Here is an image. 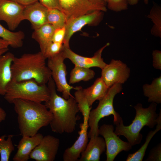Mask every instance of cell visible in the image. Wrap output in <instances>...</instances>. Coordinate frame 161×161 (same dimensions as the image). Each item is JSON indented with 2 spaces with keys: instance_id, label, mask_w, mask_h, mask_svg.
Wrapping results in <instances>:
<instances>
[{
  "instance_id": "1",
  "label": "cell",
  "mask_w": 161,
  "mask_h": 161,
  "mask_svg": "<svg viewBox=\"0 0 161 161\" xmlns=\"http://www.w3.org/2000/svg\"><path fill=\"white\" fill-rule=\"evenodd\" d=\"M47 84L50 95L44 104L52 115L49 124L51 129L53 132L59 134L71 133L75 130L77 121L80 119L78 114L79 111L74 97L66 99L59 95L52 78Z\"/></svg>"
},
{
  "instance_id": "2",
  "label": "cell",
  "mask_w": 161,
  "mask_h": 161,
  "mask_svg": "<svg viewBox=\"0 0 161 161\" xmlns=\"http://www.w3.org/2000/svg\"><path fill=\"white\" fill-rule=\"evenodd\" d=\"M17 115L21 134L32 136L42 128L49 125L52 115L45 104L41 103L16 99L12 103Z\"/></svg>"
},
{
  "instance_id": "3",
  "label": "cell",
  "mask_w": 161,
  "mask_h": 161,
  "mask_svg": "<svg viewBox=\"0 0 161 161\" xmlns=\"http://www.w3.org/2000/svg\"><path fill=\"white\" fill-rule=\"evenodd\" d=\"M46 59L41 51L15 57L11 66L12 80L18 82L33 80L40 84H46L52 78Z\"/></svg>"
},
{
  "instance_id": "4",
  "label": "cell",
  "mask_w": 161,
  "mask_h": 161,
  "mask_svg": "<svg viewBox=\"0 0 161 161\" xmlns=\"http://www.w3.org/2000/svg\"><path fill=\"white\" fill-rule=\"evenodd\" d=\"M157 105L152 102L148 107L144 108L142 104L138 103L134 107L136 115L132 123L125 126L121 120L115 124L114 132L118 136L125 137L132 146L140 144L143 137L140 133L143 128L146 126L152 128L157 123L159 114L156 112Z\"/></svg>"
},
{
  "instance_id": "5",
  "label": "cell",
  "mask_w": 161,
  "mask_h": 161,
  "mask_svg": "<svg viewBox=\"0 0 161 161\" xmlns=\"http://www.w3.org/2000/svg\"><path fill=\"white\" fill-rule=\"evenodd\" d=\"M50 95V89L46 84H40L33 80L18 82L12 80L4 97L10 103L16 99L42 103L47 101Z\"/></svg>"
},
{
  "instance_id": "6",
  "label": "cell",
  "mask_w": 161,
  "mask_h": 161,
  "mask_svg": "<svg viewBox=\"0 0 161 161\" xmlns=\"http://www.w3.org/2000/svg\"><path fill=\"white\" fill-rule=\"evenodd\" d=\"M122 84H114L109 87L106 95L99 100L97 106L91 110L88 120L90 130L88 133V138L99 136L98 123L100 120L110 115L114 117V124L122 120L120 114L115 111L113 106V101L116 95L122 90Z\"/></svg>"
},
{
  "instance_id": "7",
  "label": "cell",
  "mask_w": 161,
  "mask_h": 161,
  "mask_svg": "<svg viewBox=\"0 0 161 161\" xmlns=\"http://www.w3.org/2000/svg\"><path fill=\"white\" fill-rule=\"evenodd\" d=\"M47 59V65L51 71V77L57 91L62 93V97L66 99L73 96L71 90L72 89L77 90L78 86L74 87L71 86L67 81L66 67L64 63L65 59L61 52Z\"/></svg>"
},
{
  "instance_id": "8",
  "label": "cell",
  "mask_w": 161,
  "mask_h": 161,
  "mask_svg": "<svg viewBox=\"0 0 161 161\" xmlns=\"http://www.w3.org/2000/svg\"><path fill=\"white\" fill-rule=\"evenodd\" d=\"M99 134L103 136L105 142L106 161H113L121 152L127 151L132 148L128 142L123 141L116 134L112 124L102 125L99 129Z\"/></svg>"
},
{
  "instance_id": "9",
  "label": "cell",
  "mask_w": 161,
  "mask_h": 161,
  "mask_svg": "<svg viewBox=\"0 0 161 161\" xmlns=\"http://www.w3.org/2000/svg\"><path fill=\"white\" fill-rule=\"evenodd\" d=\"M103 12L100 10H96L76 17L68 19L65 25L66 32L63 45L69 47V41L72 36L85 26L97 25L102 19Z\"/></svg>"
},
{
  "instance_id": "10",
  "label": "cell",
  "mask_w": 161,
  "mask_h": 161,
  "mask_svg": "<svg viewBox=\"0 0 161 161\" xmlns=\"http://www.w3.org/2000/svg\"><path fill=\"white\" fill-rule=\"evenodd\" d=\"M130 68L120 60L112 59L102 69L101 78L109 88L113 85L124 83L129 78Z\"/></svg>"
},
{
  "instance_id": "11",
  "label": "cell",
  "mask_w": 161,
  "mask_h": 161,
  "mask_svg": "<svg viewBox=\"0 0 161 161\" xmlns=\"http://www.w3.org/2000/svg\"><path fill=\"white\" fill-rule=\"evenodd\" d=\"M109 45V43H107L90 57L79 55L72 51L69 47L64 45L61 52L64 58L69 59L75 66L89 68L97 67L102 70L107 64L102 57V53L104 49Z\"/></svg>"
},
{
  "instance_id": "12",
  "label": "cell",
  "mask_w": 161,
  "mask_h": 161,
  "mask_svg": "<svg viewBox=\"0 0 161 161\" xmlns=\"http://www.w3.org/2000/svg\"><path fill=\"white\" fill-rule=\"evenodd\" d=\"M60 144L59 139L52 135L44 136L40 143L30 153V159L36 161H53Z\"/></svg>"
},
{
  "instance_id": "13",
  "label": "cell",
  "mask_w": 161,
  "mask_h": 161,
  "mask_svg": "<svg viewBox=\"0 0 161 161\" xmlns=\"http://www.w3.org/2000/svg\"><path fill=\"white\" fill-rule=\"evenodd\" d=\"M25 6L9 0H0V21H4L10 30H14L24 20Z\"/></svg>"
},
{
  "instance_id": "14",
  "label": "cell",
  "mask_w": 161,
  "mask_h": 161,
  "mask_svg": "<svg viewBox=\"0 0 161 161\" xmlns=\"http://www.w3.org/2000/svg\"><path fill=\"white\" fill-rule=\"evenodd\" d=\"M63 11L68 19L75 18L96 10L106 11V7L95 5L89 0H58Z\"/></svg>"
},
{
  "instance_id": "15",
  "label": "cell",
  "mask_w": 161,
  "mask_h": 161,
  "mask_svg": "<svg viewBox=\"0 0 161 161\" xmlns=\"http://www.w3.org/2000/svg\"><path fill=\"white\" fill-rule=\"evenodd\" d=\"M89 127L88 122L80 124V130L78 132L79 136L74 143L64 151L63 155L64 161H78L88 143Z\"/></svg>"
},
{
  "instance_id": "16",
  "label": "cell",
  "mask_w": 161,
  "mask_h": 161,
  "mask_svg": "<svg viewBox=\"0 0 161 161\" xmlns=\"http://www.w3.org/2000/svg\"><path fill=\"white\" fill-rule=\"evenodd\" d=\"M48 9L38 1L25 6L23 20H27L31 23L32 27L36 29L47 23Z\"/></svg>"
},
{
  "instance_id": "17",
  "label": "cell",
  "mask_w": 161,
  "mask_h": 161,
  "mask_svg": "<svg viewBox=\"0 0 161 161\" xmlns=\"http://www.w3.org/2000/svg\"><path fill=\"white\" fill-rule=\"evenodd\" d=\"M43 137L42 134L38 133L32 136H23L17 145V150L13 161H28L31 152L40 143Z\"/></svg>"
},
{
  "instance_id": "18",
  "label": "cell",
  "mask_w": 161,
  "mask_h": 161,
  "mask_svg": "<svg viewBox=\"0 0 161 161\" xmlns=\"http://www.w3.org/2000/svg\"><path fill=\"white\" fill-rule=\"evenodd\" d=\"M82 153L79 161H99L100 156L106 149L104 138L99 136L92 137Z\"/></svg>"
},
{
  "instance_id": "19",
  "label": "cell",
  "mask_w": 161,
  "mask_h": 161,
  "mask_svg": "<svg viewBox=\"0 0 161 161\" xmlns=\"http://www.w3.org/2000/svg\"><path fill=\"white\" fill-rule=\"evenodd\" d=\"M15 57L7 52L0 56V95H5L7 86L12 80L11 65Z\"/></svg>"
},
{
  "instance_id": "20",
  "label": "cell",
  "mask_w": 161,
  "mask_h": 161,
  "mask_svg": "<svg viewBox=\"0 0 161 161\" xmlns=\"http://www.w3.org/2000/svg\"><path fill=\"white\" fill-rule=\"evenodd\" d=\"M55 29L47 23L34 30L32 38L38 43L40 51L44 55L48 46L52 42V38Z\"/></svg>"
},
{
  "instance_id": "21",
  "label": "cell",
  "mask_w": 161,
  "mask_h": 161,
  "mask_svg": "<svg viewBox=\"0 0 161 161\" xmlns=\"http://www.w3.org/2000/svg\"><path fill=\"white\" fill-rule=\"evenodd\" d=\"M108 88L101 77L97 78L90 87L83 89V94L91 106L97 100L102 99L106 95Z\"/></svg>"
},
{
  "instance_id": "22",
  "label": "cell",
  "mask_w": 161,
  "mask_h": 161,
  "mask_svg": "<svg viewBox=\"0 0 161 161\" xmlns=\"http://www.w3.org/2000/svg\"><path fill=\"white\" fill-rule=\"evenodd\" d=\"M144 95L148 98L149 102L161 103V76L154 78L151 84L143 86Z\"/></svg>"
},
{
  "instance_id": "23",
  "label": "cell",
  "mask_w": 161,
  "mask_h": 161,
  "mask_svg": "<svg viewBox=\"0 0 161 161\" xmlns=\"http://www.w3.org/2000/svg\"><path fill=\"white\" fill-rule=\"evenodd\" d=\"M161 129V112L159 114L156 129L151 131L146 136L145 141L143 144L136 151L128 154L126 161H142L145 156L146 151L149 142L154 135Z\"/></svg>"
},
{
  "instance_id": "24",
  "label": "cell",
  "mask_w": 161,
  "mask_h": 161,
  "mask_svg": "<svg viewBox=\"0 0 161 161\" xmlns=\"http://www.w3.org/2000/svg\"><path fill=\"white\" fill-rule=\"evenodd\" d=\"M0 37L10 43L12 47L17 48L23 45L25 37L24 32L21 30L13 32L7 29L0 24Z\"/></svg>"
},
{
  "instance_id": "25",
  "label": "cell",
  "mask_w": 161,
  "mask_h": 161,
  "mask_svg": "<svg viewBox=\"0 0 161 161\" xmlns=\"http://www.w3.org/2000/svg\"><path fill=\"white\" fill-rule=\"evenodd\" d=\"M95 72L90 68L75 66L70 74L69 83L75 84L81 81H87L93 79Z\"/></svg>"
},
{
  "instance_id": "26",
  "label": "cell",
  "mask_w": 161,
  "mask_h": 161,
  "mask_svg": "<svg viewBox=\"0 0 161 161\" xmlns=\"http://www.w3.org/2000/svg\"><path fill=\"white\" fill-rule=\"evenodd\" d=\"M147 17L151 19L153 23L151 32L152 35L161 38V7L155 3L151 9Z\"/></svg>"
},
{
  "instance_id": "27",
  "label": "cell",
  "mask_w": 161,
  "mask_h": 161,
  "mask_svg": "<svg viewBox=\"0 0 161 161\" xmlns=\"http://www.w3.org/2000/svg\"><path fill=\"white\" fill-rule=\"evenodd\" d=\"M67 20V16L62 11L57 9H48L47 23L55 29L64 27Z\"/></svg>"
},
{
  "instance_id": "28",
  "label": "cell",
  "mask_w": 161,
  "mask_h": 161,
  "mask_svg": "<svg viewBox=\"0 0 161 161\" xmlns=\"http://www.w3.org/2000/svg\"><path fill=\"white\" fill-rule=\"evenodd\" d=\"M82 87L78 86L74 93V98L76 101L79 112L82 114L83 117V122H88L89 115L91 110L90 106L85 97Z\"/></svg>"
},
{
  "instance_id": "29",
  "label": "cell",
  "mask_w": 161,
  "mask_h": 161,
  "mask_svg": "<svg viewBox=\"0 0 161 161\" xmlns=\"http://www.w3.org/2000/svg\"><path fill=\"white\" fill-rule=\"evenodd\" d=\"M13 135L4 134L0 137L1 161H8L12 153L14 150L12 138Z\"/></svg>"
},
{
  "instance_id": "30",
  "label": "cell",
  "mask_w": 161,
  "mask_h": 161,
  "mask_svg": "<svg viewBox=\"0 0 161 161\" xmlns=\"http://www.w3.org/2000/svg\"><path fill=\"white\" fill-rule=\"evenodd\" d=\"M108 8L116 12H119L127 10L128 3L127 0H108Z\"/></svg>"
},
{
  "instance_id": "31",
  "label": "cell",
  "mask_w": 161,
  "mask_h": 161,
  "mask_svg": "<svg viewBox=\"0 0 161 161\" xmlns=\"http://www.w3.org/2000/svg\"><path fill=\"white\" fill-rule=\"evenodd\" d=\"M63 47V44L52 42L47 47L44 55L47 59L53 57L61 52Z\"/></svg>"
},
{
  "instance_id": "32",
  "label": "cell",
  "mask_w": 161,
  "mask_h": 161,
  "mask_svg": "<svg viewBox=\"0 0 161 161\" xmlns=\"http://www.w3.org/2000/svg\"><path fill=\"white\" fill-rule=\"evenodd\" d=\"M161 160V143H159L150 151L145 161H160Z\"/></svg>"
},
{
  "instance_id": "33",
  "label": "cell",
  "mask_w": 161,
  "mask_h": 161,
  "mask_svg": "<svg viewBox=\"0 0 161 161\" xmlns=\"http://www.w3.org/2000/svg\"><path fill=\"white\" fill-rule=\"evenodd\" d=\"M65 32V26L61 28L55 29L53 33L52 42L63 44Z\"/></svg>"
},
{
  "instance_id": "34",
  "label": "cell",
  "mask_w": 161,
  "mask_h": 161,
  "mask_svg": "<svg viewBox=\"0 0 161 161\" xmlns=\"http://www.w3.org/2000/svg\"><path fill=\"white\" fill-rule=\"evenodd\" d=\"M152 65L155 69H161V51L155 50L152 53Z\"/></svg>"
},
{
  "instance_id": "35",
  "label": "cell",
  "mask_w": 161,
  "mask_h": 161,
  "mask_svg": "<svg viewBox=\"0 0 161 161\" xmlns=\"http://www.w3.org/2000/svg\"><path fill=\"white\" fill-rule=\"evenodd\" d=\"M38 1L48 9H57L63 11L58 0H38Z\"/></svg>"
},
{
  "instance_id": "36",
  "label": "cell",
  "mask_w": 161,
  "mask_h": 161,
  "mask_svg": "<svg viewBox=\"0 0 161 161\" xmlns=\"http://www.w3.org/2000/svg\"><path fill=\"white\" fill-rule=\"evenodd\" d=\"M15 2L21 5L26 6L34 2L38 1V0H9Z\"/></svg>"
},
{
  "instance_id": "37",
  "label": "cell",
  "mask_w": 161,
  "mask_h": 161,
  "mask_svg": "<svg viewBox=\"0 0 161 161\" xmlns=\"http://www.w3.org/2000/svg\"><path fill=\"white\" fill-rule=\"evenodd\" d=\"M93 4L103 7H106V3L102 0H89Z\"/></svg>"
},
{
  "instance_id": "38",
  "label": "cell",
  "mask_w": 161,
  "mask_h": 161,
  "mask_svg": "<svg viewBox=\"0 0 161 161\" xmlns=\"http://www.w3.org/2000/svg\"><path fill=\"white\" fill-rule=\"evenodd\" d=\"M10 46V43L1 38H0V50L8 48Z\"/></svg>"
},
{
  "instance_id": "39",
  "label": "cell",
  "mask_w": 161,
  "mask_h": 161,
  "mask_svg": "<svg viewBox=\"0 0 161 161\" xmlns=\"http://www.w3.org/2000/svg\"><path fill=\"white\" fill-rule=\"evenodd\" d=\"M6 115V113L5 110L0 107V123L5 119Z\"/></svg>"
},
{
  "instance_id": "40",
  "label": "cell",
  "mask_w": 161,
  "mask_h": 161,
  "mask_svg": "<svg viewBox=\"0 0 161 161\" xmlns=\"http://www.w3.org/2000/svg\"><path fill=\"white\" fill-rule=\"evenodd\" d=\"M128 4L134 5L137 4L139 1V0H127Z\"/></svg>"
},
{
  "instance_id": "41",
  "label": "cell",
  "mask_w": 161,
  "mask_h": 161,
  "mask_svg": "<svg viewBox=\"0 0 161 161\" xmlns=\"http://www.w3.org/2000/svg\"><path fill=\"white\" fill-rule=\"evenodd\" d=\"M9 50L8 48L0 50V56L4 54L7 52Z\"/></svg>"
},
{
  "instance_id": "42",
  "label": "cell",
  "mask_w": 161,
  "mask_h": 161,
  "mask_svg": "<svg viewBox=\"0 0 161 161\" xmlns=\"http://www.w3.org/2000/svg\"><path fill=\"white\" fill-rule=\"evenodd\" d=\"M144 3L145 4H147L148 3L149 0H143Z\"/></svg>"
},
{
  "instance_id": "43",
  "label": "cell",
  "mask_w": 161,
  "mask_h": 161,
  "mask_svg": "<svg viewBox=\"0 0 161 161\" xmlns=\"http://www.w3.org/2000/svg\"><path fill=\"white\" fill-rule=\"evenodd\" d=\"M106 3L108 0H102Z\"/></svg>"
}]
</instances>
